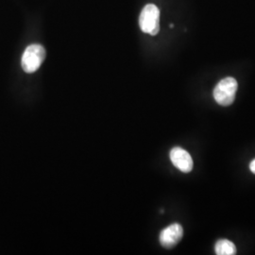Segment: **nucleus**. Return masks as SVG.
I'll return each mask as SVG.
<instances>
[{"label": "nucleus", "instance_id": "f03ea898", "mask_svg": "<svg viewBox=\"0 0 255 255\" xmlns=\"http://www.w3.org/2000/svg\"><path fill=\"white\" fill-rule=\"evenodd\" d=\"M237 87V80L232 77L221 80L214 89L215 101L221 106H230L236 99Z\"/></svg>", "mask_w": 255, "mask_h": 255}, {"label": "nucleus", "instance_id": "7ed1b4c3", "mask_svg": "<svg viewBox=\"0 0 255 255\" xmlns=\"http://www.w3.org/2000/svg\"><path fill=\"white\" fill-rule=\"evenodd\" d=\"M139 26L142 31L150 35H156L160 30V10L153 4L144 7L140 13Z\"/></svg>", "mask_w": 255, "mask_h": 255}, {"label": "nucleus", "instance_id": "20e7f679", "mask_svg": "<svg viewBox=\"0 0 255 255\" xmlns=\"http://www.w3.org/2000/svg\"><path fill=\"white\" fill-rule=\"evenodd\" d=\"M170 160L172 164L183 173H188L193 169L191 155L180 146H175L170 151Z\"/></svg>", "mask_w": 255, "mask_h": 255}, {"label": "nucleus", "instance_id": "39448f33", "mask_svg": "<svg viewBox=\"0 0 255 255\" xmlns=\"http://www.w3.org/2000/svg\"><path fill=\"white\" fill-rule=\"evenodd\" d=\"M183 229L178 223L164 229L160 234V243L165 249H171L176 246L182 238Z\"/></svg>", "mask_w": 255, "mask_h": 255}, {"label": "nucleus", "instance_id": "423d86ee", "mask_svg": "<svg viewBox=\"0 0 255 255\" xmlns=\"http://www.w3.org/2000/svg\"><path fill=\"white\" fill-rule=\"evenodd\" d=\"M216 254L218 255H237V248L235 244L227 239H220L215 247Z\"/></svg>", "mask_w": 255, "mask_h": 255}, {"label": "nucleus", "instance_id": "f257e3e1", "mask_svg": "<svg viewBox=\"0 0 255 255\" xmlns=\"http://www.w3.org/2000/svg\"><path fill=\"white\" fill-rule=\"evenodd\" d=\"M46 58V50L41 45H30L25 49L21 64L26 73H34L43 64Z\"/></svg>", "mask_w": 255, "mask_h": 255}, {"label": "nucleus", "instance_id": "0eeeda50", "mask_svg": "<svg viewBox=\"0 0 255 255\" xmlns=\"http://www.w3.org/2000/svg\"><path fill=\"white\" fill-rule=\"evenodd\" d=\"M250 169L253 173L255 174V159L252 161V163L250 164Z\"/></svg>", "mask_w": 255, "mask_h": 255}]
</instances>
